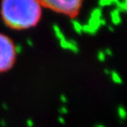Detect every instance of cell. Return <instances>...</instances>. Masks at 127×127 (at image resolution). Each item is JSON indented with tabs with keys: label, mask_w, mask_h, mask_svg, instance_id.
Wrapping results in <instances>:
<instances>
[{
	"label": "cell",
	"mask_w": 127,
	"mask_h": 127,
	"mask_svg": "<svg viewBox=\"0 0 127 127\" xmlns=\"http://www.w3.org/2000/svg\"><path fill=\"white\" fill-rule=\"evenodd\" d=\"M42 7H46L59 13L74 17L79 11L82 2L78 0H52V1H40Z\"/></svg>",
	"instance_id": "cell-3"
},
{
	"label": "cell",
	"mask_w": 127,
	"mask_h": 127,
	"mask_svg": "<svg viewBox=\"0 0 127 127\" xmlns=\"http://www.w3.org/2000/svg\"><path fill=\"white\" fill-rule=\"evenodd\" d=\"M16 60V50L10 38L0 34V73L10 69Z\"/></svg>",
	"instance_id": "cell-2"
},
{
	"label": "cell",
	"mask_w": 127,
	"mask_h": 127,
	"mask_svg": "<svg viewBox=\"0 0 127 127\" xmlns=\"http://www.w3.org/2000/svg\"><path fill=\"white\" fill-rule=\"evenodd\" d=\"M41 5L35 0H8L1 4V15L11 28L27 29L37 24L41 16Z\"/></svg>",
	"instance_id": "cell-1"
}]
</instances>
